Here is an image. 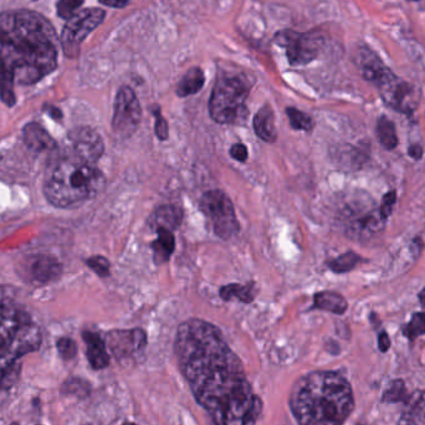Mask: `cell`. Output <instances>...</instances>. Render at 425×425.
Returning a JSON list of instances; mask_svg holds the SVG:
<instances>
[{
	"instance_id": "obj_18",
	"label": "cell",
	"mask_w": 425,
	"mask_h": 425,
	"mask_svg": "<svg viewBox=\"0 0 425 425\" xmlns=\"http://www.w3.org/2000/svg\"><path fill=\"white\" fill-rule=\"evenodd\" d=\"M83 338L88 349H86V356L89 360L90 365L94 369H103L108 366L110 363V357L107 353L106 346L105 342L102 341L97 333L85 331L83 333Z\"/></svg>"
},
{
	"instance_id": "obj_35",
	"label": "cell",
	"mask_w": 425,
	"mask_h": 425,
	"mask_svg": "<svg viewBox=\"0 0 425 425\" xmlns=\"http://www.w3.org/2000/svg\"><path fill=\"white\" fill-rule=\"evenodd\" d=\"M86 264L91 270H94L101 278H106L110 275V261L103 256H91L86 260Z\"/></svg>"
},
{
	"instance_id": "obj_29",
	"label": "cell",
	"mask_w": 425,
	"mask_h": 425,
	"mask_svg": "<svg viewBox=\"0 0 425 425\" xmlns=\"http://www.w3.org/2000/svg\"><path fill=\"white\" fill-rule=\"evenodd\" d=\"M403 335L409 341H414L417 337L425 335V311L414 313L410 321L403 327Z\"/></svg>"
},
{
	"instance_id": "obj_36",
	"label": "cell",
	"mask_w": 425,
	"mask_h": 425,
	"mask_svg": "<svg viewBox=\"0 0 425 425\" xmlns=\"http://www.w3.org/2000/svg\"><path fill=\"white\" fill-rule=\"evenodd\" d=\"M56 347H58L60 356L64 360H69L75 358V356L77 353V347L76 343H75L74 340L67 338V337H62V338H60L59 341L56 342Z\"/></svg>"
},
{
	"instance_id": "obj_25",
	"label": "cell",
	"mask_w": 425,
	"mask_h": 425,
	"mask_svg": "<svg viewBox=\"0 0 425 425\" xmlns=\"http://www.w3.org/2000/svg\"><path fill=\"white\" fill-rule=\"evenodd\" d=\"M256 294H258V290L254 283H250L248 285L231 283L220 289V297L225 301H231V299H238L239 301L249 303L254 300Z\"/></svg>"
},
{
	"instance_id": "obj_11",
	"label": "cell",
	"mask_w": 425,
	"mask_h": 425,
	"mask_svg": "<svg viewBox=\"0 0 425 425\" xmlns=\"http://www.w3.org/2000/svg\"><path fill=\"white\" fill-rule=\"evenodd\" d=\"M142 110L135 91L130 86L118 90L115 100L112 128L117 136L130 138L141 122Z\"/></svg>"
},
{
	"instance_id": "obj_33",
	"label": "cell",
	"mask_w": 425,
	"mask_h": 425,
	"mask_svg": "<svg viewBox=\"0 0 425 425\" xmlns=\"http://www.w3.org/2000/svg\"><path fill=\"white\" fill-rule=\"evenodd\" d=\"M85 0H59L58 1V15L60 18L69 19L72 18L77 12V9L83 6Z\"/></svg>"
},
{
	"instance_id": "obj_8",
	"label": "cell",
	"mask_w": 425,
	"mask_h": 425,
	"mask_svg": "<svg viewBox=\"0 0 425 425\" xmlns=\"http://www.w3.org/2000/svg\"><path fill=\"white\" fill-rule=\"evenodd\" d=\"M201 209L212 225L214 233L222 239H231L239 231L234 206L222 190H209L201 197Z\"/></svg>"
},
{
	"instance_id": "obj_14",
	"label": "cell",
	"mask_w": 425,
	"mask_h": 425,
	"mask_svg": "<svg viewBox=\"0 0 425 425\" xmlns=\"http://www.w3.org/2000/svg\"><path fill=\"white\" fill-rule=\"evenodd\" d=\"M25 272L33 283H49L58 280L62 272L59 260L49 254H35L28 258Z\"/></svg>"
},
{
	"instance_id": "obj_7",
	"label": "cell",
	"mask_w": 425,
	"mask_h": 425,
	"mask_svg": "<svg viewBox=\"0 0 425 425\" xmlns=\"http://www.w3.org/2000/svg\"><path fill=\"white\" fill-rule=\"evenodd\" d=\"M105 17V10L99 8H89L77 12L66 22L60 35V45L67 58L75 59L80 55L81 44L97 26H100Z\"/></svg>"
},
{
	"instance_id": "obj_42",
	"label": "cell",
	"mask_w": 425,
	"mask_h": 425,
	"mask_svg": "<svg viewBox=\"0 0 425 425\" xmlns=\"http://www.w3.org/2000/svg\"><path fill=\"white\" fill-rule=\"evenodd\" d=\"M99 1L103 6H110V8H118V9L128 6L131 3V0H99Z\"/></svg>"
},
{
	"instance_id": "obj_20",
	"label": "cell",
	"mask_w": 425,
	"mask_h": 425,
	"mask_svg": "<svg viewBox=\"0 0 425 425\" xmlns=\"http://www.w3.org/2000/svg\"><path fill=\"white\" fill-rule=\"evenodd\" d=\"M254 130L261 140L269 142V143H274L276 141L275 116L270 107H261L258 113L255 115Z\"/></svg>"
},
{
	"instance_id": "obj_10",
	"label": "cell",
	"mask_w": 425,
	"mask_h": 425,
	"mask_svg": "<svg viewBox=\"0 0 425 425\" xmlns=\"http://www.w3.org/2000/svg\"><path fill=\"white\" fill-rule=\"evenodd\" d=\"M379 94L387 106L403 115H412L419 105V91L413 83H408L392 72L377 86Z\"/></svg>"
},
{
	"instance_id": "obj_4",
	"label": "cell",
	"mask_w": 425,
	"mask_h": 425,
	"mask_svg": "<svg viewBox=\"0 0 425 425\" xmlns=\"http://www.w3.org/2000/svg\"><path fill=\"white\" fill-rule=\"evenodd\" d=\"M105 184V176L94 165L65 154L47 169L44 194L53 207L67 209L94 199Z\"/></svg>"
},
{
	"instance_id": "obj_24",
	"label": "cell",
	"mask_w": 425,
	"mask_h": 425,
	"mask_svg": "<svg viewBox=\"0 0 425 425\" xmlns=\"http://www.w3.org/2000/svg\"><path fill=\"white\" fill-rule=\"evenodd\" d=\"M376 136L381 146L385 151H393L398 146V136H397L396 124L387 117L381 116L378 118L377 126H376Z\"/></svg>"
},
{
	"instance_id": "obj_26",
	"label": "cell",
	"mask_w": 425,
	"mask_h": 425,
	"mask_svg": "<svg viewBox=\"0 0 425 425\" xmlns=\"http://www.w3.org/2000/svg\"><path fill=\"white\" fill-rule=\"evenodd\" d=\"M181 220H182V212L174 206L160 207L154 214L156 226H163L169 231L177 228Z\"/></svg>"
},
{
	"instance_id": "obj_28",
	"label": "cell",
	"mask_w": 425,
	"mask_h": 425,
	"mask_svg": "<svg viewBox=\"0 0 425 425\" xmlns=\"http://www.w3.org/2000/svg\"><path fill=\"white\" fill-rule=\"evenodd\" d=\"M406 384L401 379H396L392 381L390 385L387 387V390H384L382 401L384 403H407L409 399Z\"/></svg>"
},
{
	"instance_id": "obj_39",
	"label": "cell",
	"mask_w": 425,
	"mask_h": 425,
	"mask_svg": "<svg viewBox=\"0 0 425 425\" xmlns=\"http://www.w3.org/2000/svg\"><path fill=\"white\" fill-rule=\"evenodd\" d=\"M231 156L234 160L238 162H245L248 160V148L245 147L244 144H234L231 148Z\"/></svg>"
},
{
	"instance_id": "obj_40",
	"label": "cell",
	"mask_w": 425,
	"mask_h": 425,
	"mask_svg": "<svg viewBox=\"0 0 425 425\" xmlns=\"http://www.w3.org/2000/svg\"><path fill=\"white\" fill-rule=\"evenodd\" d=\"M378 347H379V351L383 352V353L390 349V338L385 331L379 332V335H378Z\"/></svg>"
},
{
	"instance_id": "obj_1",
	"label": "cell",
	"mask_w": 425,
	"mask_h": 425,
	"mask_svg": "<svg viewBox=\"0 0 425 425\" xmlns=\"http://www.w3.org/2000/svg\"><path fill=\"white\" fill-rule=\"evenodd\" d=\"M176 356L195 399L212 425H242L253 401L242 360L225 342L218 327L203 319L179 326Z\"/></svg>"
},
{
	"instance_id": "obj_32",
	"label": "cell",
	"mask_w": 425,
	"mask_h": 425,
	"mask_svg": "<svg viewBox=\"0 0 425 425\" xmlns=\"http://www.w3.org/2000/svg\"><path fill=\"white\" fill-rule=\"evenodd\" d=\"M20 372H22V360H18L6 369L0 382V390H10L12 385L18 383Z\"/></svg>"
},
{
	"instance_id": "obj_34",
	"label": "cell",
	"mask_w": 425,
	"mask_h": 425,
	"mask_svg": "<svg viewBox=\"0 0 425 425\" xmlns=\"http://www.w3.org/2000/svg\"><path fill=\"white\" fill-rule=\"evenodd\" d=\"M261 410H262V401H261L259 397H253V401H251L250 407L248 408V410L244 414L242 425L256 424V422L259 419L260 414H261Z\"/></svg>"
},
{
	"instance_id": "obj_23",
	"label": "cell",
	"mask_w": 425,
	"mask_h": 425,
	"mask_svg": "<svg viewBox=\"0 0 425 425\" xmlns=\"http://www.w3.org/2000/svg\"><path fill=\"white\" fill-rule=\"evenodd\" d=\"M206 83L204 72L199 67L189 69L182 77L177 86V94L179 97H188L190 94H198Z\"/></svg>"
},
{
	"instance_id": "obj_37",
	"label": "cell",
	"mask_w": 425,
	"mask_h": 425,
	"mask_svg": "<svg viewBox=\"0 0 425 425\" xmlns=\"http://www.w3.org/2000/svg\"><path fill=\"white\" fill-rule=\"evenodd\" d=\"M396 190H390L387 194L383 195L381 206H379V215H381V218L383 219L384 222H387V219L392 215L393 208L396 206Z\"/></svg>"
},
{
	"instance_id": "obj_30",
	"label": "cell",
	"mask_w": 425,
	"mask_h": 425,
	"mask_svg": "<svg viewBox=\"0 0 425 425\" xmlns=\"http://www.w3.org/2000/svg\"><path fill=\"white\" fill-rule=\"evenodd\" d=\"M288 116H289L290 124L294 130H302L310 132L313 128L312 118L310 117L307 113L302 112L297 108L289 107L286 110Z\"/></svg>"
},
{
	"instance_id": "obj_38",
	"label": "cell",
	"mask_w": 425,
	"mask_h": 425,
	"mask_svg": "<svg viewBox=\"0 0 425 425\" xmlns=\"http://www.w3.org/2000/svg\"><path fill=\"white\" fill-rule=\"evenodd\" d=\"M152 112H153L154 117V130H156V135L157 137L162 140V141H165L168 138V124H167V121H165V118L162 116V113H160V106H154L152 107Z\"/></svg>"
},
{
	"instance_id": "obj_2",
	"label": "cell",
	"mask_w": 425,
	"mask_h": 425,
	"mask_svg": "<svg viewBox=\"0 0 425 425\" xmlns=\"http://www.w3.org/2000/svg\"><path fill=\"white\" fill-rule=\"evenodd\" d=\"M59 40L42 14L15 10L0 14V99L17 102L14 83L33 85L58 66Z\"/></svg>"
},
{
	"instance_id": "obj_47",
	"label": "cell",
	"mask_w": 425,
	"mask_h": 425,
	"mask_svg": "<svg viewBox=\"0 0 425 425\" xmlns=\"http://www.w3.org/2000/svg\"><path fill=\"white\" fill-rule=\"evenodd\" d=\"M12 425H19L18 423H12Z\"/></svg>"
},
{
	"instance_id": "obj_31",
	"label": "cell",
	"mask_w": 425,
	"mask_h": 425,
	"mask_svg": "<svg viewBox=\"0 0 425 425\" xmlns=\"http://www.w3.org/2000/svg\"><path fill=\"white\" fill-rule=\"evenodd\" d=\"M62 392L66 394H74L80 398H85L90 394V385L80 378H70L62 385Z\"/></svg>"
},
{
	"instance_id": "obj_43",
	"label": "cell",
	"mask_w": 425,
	"mask_h": 425,
	"mask_svg": "<svg viewBox=\"0 0 425 425\" xmlns=\"http://www.w3.org/2000/svg\"><path fill=\"white\" fill-rule=\"evenodd\" d=\"M10 303H12V300H10V296L6 292V290L0 288V312L4 311Z\"/></svg>"
},
{
	"instance_id": "obj_27",
	"label": "cell",
	"mask_w": 425,
	"mask_h": 425,
	"mask_svg": "<svg viewBox=\"0 0 425 425\" xmlns=\"http://www.w3.org/2000/svg\"><path fill=\"white\" fill-rule=\"evenodd\" d=\"M363 261L365 259L357 253L347 251L344 254L340 255L336 259L330 260L327 262V266L336 274H344V272H352L356 266Z\"/></svg>"
},
{
	"instance_id": "obj_6",
	"label": "cell",
	"mask_w": 425,
	"mask_h": 425,
	"mask_svg": "<svg viewBox=\"0 0 425 425\" xmlns=\"http://www.w3.org/2000/svg\"><path fill=\"white\" fill-rule=\"evenodd\" d=\"M340 222L344 234L358 242H369L384 231L385 222L379 215V207L366 193L354 194L343 206Z\"/></svg>"
},
{
	"instance_id": "obj_22",
	"label": "cell",
	"mask_w": 425,
	"mask_h": 425,
	"mask_svg": "<svg viewBox=\"0 0 425 425\" xmlns=\"http://www.w3.org/2000/svg\"><path fill=\"white\" fill-rule=\"evenodd\" d=\"M313 308H319L328 312L343 315L349 308L347 300L335 291H322L315 295Z\"/></svg>"
},
{
	"instance_id": "obj_13",
	"label": "cell",
	"mask_w": 425,
	"mask_h": 425,
	"mask_svg": "<svg viewBox=\"0 0 425 425\" xmlns=\"http://www.w3.org/2000/svg\"><path fill=\"white\" fill-rule=\"evenodd\" d=\"M147 342L146 332L136 330L111 331L107 335V344L116 358H126L144 349Z\"/></svg>"
},
{
	"instance_id": "obj_44",
	"label": "cell",
	"mask_w": 425,
	"mask_h": 425,
	"mask_svg": "<svg viewBox=\"0 0 425 425\" xmlns=\"http://www.w3.org/2000/svg\"><path fill=\"white\" fill-rule=\"evenodd\" d=\"M47 112L50 113V116H53V118L61 117V111H60L59 108H56V107L49 106Z\"/></svg>"
},
{
	"instance_id": "obj_46",
	"label": "cell",
	"mask_w": 425,
	"mask_h": 425,
	"mask_svg": "<svg viewBox=\"0 0 425 425\" xmlns=\"http://www.w3.org/2000/svg\"><path fill=\"white\" fill-rule=\"evenodd\" d=\"M124 425H137V424H135V423H124Z\"/></svg>"
},
{
	"instance_id": "obj_9",
	"label": "cell",
	"mask_w": 425,
	"mask_h": 425,
	"mask_svg": "<svg viewBox=\"0 0 425 425\" xmlns=\"http://www.w3.org/2000/svg\"><path fill=\"white\" fill-rule=\"evenodd\" d=\"M278 47H283L290 65L303 66L319 58L322 40L317 34L299 33L295 30L285 29L278 31L274 38Z\"/></svg>"
},
{
	"instance_id": "obj_3",
	"label": "cell",
	"mask_w": 425,
	"mask_h": 425,
	"mask_svg": "<svg viewBox=\"0 0 425 425\" xmlns=\"http://www.w3.org/2000/svg\"><path fill=\"white\" fill-rule=\"evenodd\" d=\"M291 410L300 425H343L354 408L353 392L336 372H313L292 387Z\"/></svg>"
},
{
	"instance_id": "obj_16",
	"label": "cell",
	"mask_w": 425,
	"mask_h": 425,
	"mask_svg": "<svg viewBox=\"0 0 425 425\" xmlns=\"http://www.w3.org/2000/svg\"><path fill=\"white\" fill-rule=\"evenodd\" d=\"M28 321H30L29 317L20 311L14 302L0 312V352L10 346L19 328Z\"/></svg>"
},
{
	"instance_id": "obj_19",
	"label": "cell",
	"mask_w": 425,
	"mask_h": 425,
	"mask_svg": "<svg viewBox=\"0 0 425 425\" xmlns=\"http://www.w3.org/2000/svg\"><path fill=\"white\" fill-rule=\"evenodd\" d=\"M407 409L401 414L398 425H425V390H418L409 397Z\"/></svg>"
},
{
	"instance_id": "obj_5",
	"label": "cell",
	"mask_w": 425,
	"mask_h": 425,
	"mask_svg": "<svg viewBox=\"0 0 425 425\" xmlns=\"http://www.w3.org/2000/svg\"><path fill=\"white\" fill-rule=\"evenodd\" d=\"M251 85L244 74L219 75L209 100L210 117L222 124H244L249 115L245 102Z\"/></svg>"
},
{
	"instance_id": "obj_41",
	"label": "cell",
	"mask_w": 425,
	"mask_h": 425,
	"mask_svg": "<svg viewBox=\"0 0 425 425\" xmlns=\"http://www.w3.org/2000/svg\"><path fill=\"white\" fill-rule=\"evenodd\" d=\"M408 154L415 160H419L423 158V154H424V149L420 146L419 143H413L408 147Z\"/></svg>"
},
{
	"instance_id": "obj_17",
	"label": "cell",
	"mask_w": 425,
	"mask_h": 425,
	"mask_svg": "<svg viewBox=\"0 0 425 425\" xmlns=\"http://www.w3.org/2000/svg\"><path fill=\"white\" fill-rule=\"evenodd\" d=\"M23 138L26 147L36 153L51 152L58 148L53 137L49 135V132L42 126L36 122H31L24 127Z\"/></svg>"
},
{
	"instance_id": "obj_21",
	"label": "cell",
	"mask_w": 425,
	"mask_h": 425,
	"mask_svg": "<svg viewBox=\"0 0 425 425\" xmlns=\"http://www.w3.org/2000/svg\"><path fill=\"white\" fill-rule=\"evenodd\" d=\"M157 234H158L157 240L152 242V249L154 251L153 259L157 264H162V262L168 261L171 255L173 254L174 248H176V240H174V235L172 231L163 226H157Z\"/></svg>"
},
{
	"instance_id": "obj_15",
	"label": "cell",
	"mask_w": 425,
	"mask_h": 425,
	"mask_svg": "<svg viewBox=\"0 0 425 425\" xmlns=\"http://www.w3.org/2000/svg\"><path fill=\"white\" fill-rule=\"evenodd\" d=\"M356 64L365 80L373 83L376 88L393 72L368 47H362L357 50Z\"/></svg>"
},
{
	"instance_id": "obj_45",
	"label": "cell",
	"mask_w": 425,
	"mask_h": 425,
	"mask_svg": "<svg viewBox=\"0 0 425 425\" xmlns=\"http://www.w3.org/2000/svg\"><path fill=\"white\" fill-rule=\"evenodd\" d=\"M418 299H419L420 305H422V307H425V288L420 291L419 295H418Z\"/></svg>"
},
{
	"instance_id": "obj_12",
	"label": "cell",
	"mask_w": 425,
	"mask_h": 425,
	"mask_svg": "<svg viewBox=\"0 0 425 425\" xmlns=\"http://www.w3.org/2000/svg\"><path fill=\"white\" fill-rule=\"evenodd\" d=\"M67 154L78 160L94 165L105 151V144L100 135L91 127H78L69 133Z\"/></svg>"
}]
</instances>
